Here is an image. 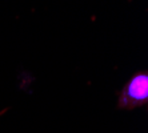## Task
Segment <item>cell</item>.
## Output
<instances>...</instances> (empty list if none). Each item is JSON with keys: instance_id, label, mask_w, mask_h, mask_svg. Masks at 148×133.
<instances>
[{"instance_id": "6da1fadb", "label": "cell", "mask_w": 148, "mask_h": 133, "mask_svg": "<svg viewBox=\"0 0 148 133\" xmlns=\"http://www.w3.org/2000/svg\"><path fill=\"white\" fill-rule=\"evenodd\" d=\"M148 101V75L147 72H138L121 89L119 95V108L134 109L145 105Z\"/></svg>"}]
</instances>
